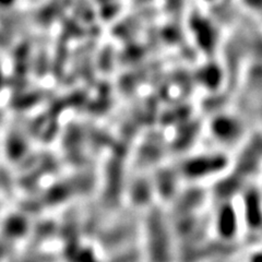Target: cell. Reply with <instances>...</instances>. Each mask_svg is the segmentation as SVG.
<instances>
[{
    "mask_svg": "<svg viewBox=\"0 0 262 262\" xmlns=\"http://www.w3.org/2000/svg\"><path fill=\"white\" fill-rule=\"evenodd\" d=\"M237 229L238 222L235 210L229 206L221 208L216 217V231L219 235L225 239H231L237 234Z\"/></svg>",
    "mask_w": 262,
    "mask_h": 262,
    "instance_id": "obj_1",
    "label": "cell"
}]
</instances>
